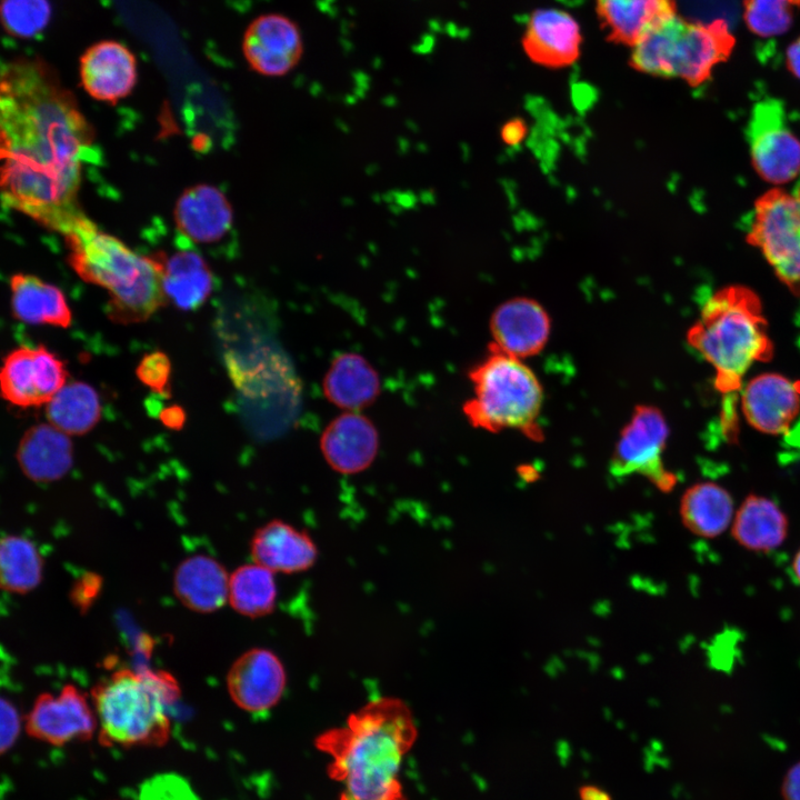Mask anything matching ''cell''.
I'll return each instance as SVG.
<instances>
[{
    "label": "cell",
    "mask_w": 800,
    "mask_h": 800,
    "mask_svg": "<svg viewBox=\"0 0 800 800\" xmlns=\"http://www.w3.org/2000/svg\"><path fill=\"white\" fill-rule=\"evenodd\" d=\"M669 428L662 412L640 404L622 428L610 460L616 477L640 474L662 491L671 490L677 477L663 463Z\"/></svg>",
    "instance_id": "cell-9"
},
{
    "label": "cell",
    "mask_w": 800,
    "mask_h": 800,
    "mask_svg": "<svg viewBox=\"0 0 800 800\" xmlns=\"http://www.w3.org/2000/svg\"><path fill=\"white\" fill-rule=\"evenodd\" d=\"M49 423L68 436L92 430L101 417V401L96 389L82 381L67 382L47 403Z\"/></svg>",
    "instance_id": "cell-30"
},
{
    "label": "cell",
    "mask_w": 800,
    "mask_h": 800,
    "mask_svg": "<svg viewBox=\"0 0 800 800\" xmlns=\"http://www.w3.org/2000/svg\"><path fill=\"white\" fill-rule=\"evenodd\" d=\"M596 12L608 40L632 48L677 7L674 0H596Z\"/></svg>",
    "instance_id": "cell-25"
},
{
    "label": "cell",
    "mask_w": 800,
    "mask_h": 800,
    "mask_svg": "<svg viewBox=\"0 0 800 800\" xmlns=\"http://www.w3.org/2000/svg\"><path fill=\"white\" fill-rule=\"evenodd\" d=\"M80 80L91 98L114 103L126 98L137 82L136 57L118 41H99L80 58Z\"/></svg>",
    "instance_id": "cell-19"
},
{
    "label": "cell",
    "mask_w": 800,
    "mask_h": 800,
    "mask_svg": "<svg viewBox=\"0 0 800 800\" xmlns=\"http://www.w3.org/2000/svg\"><path fill=\"white\" fill-rule=\"evenodd\" d=\"M66 366L43 346L20 347L7 354L0 373L2 397L27 408L47 403L66 383Z\"/></svg>",
    "instance_id": "cell-12"
},
{
    "label": "cell",
    "mask_w": 800,
    "mask_h": 800,
    "mask_svg": "<svg viewBox=\"0 0 800 800\" xmlns=\"http://www.w3.org/2000/svg\"><path fill=\"white\" fill-rule=\"evenodd\" d=\"M731 494L714 482H698L686 490L680 501L683 526L694 536L713 539L733 520Z\"/></svg>",
    "instance_id": "cell-29"
},
{
    "label": "cell",
    "mask_w": 800,
    "mask_h": 800,
    "mask_svg": "<svg viewBox=\"0 0 800 800\" xmlns=\"http://www.w3.org/2000/svg\"><path fill=\"white\" fill-rule=\"evenodd\" d=\"M17 460L27 478L52 482L63 478L73 464V446L69 436L51 423L29 428L19 441Z\"/></svg>",
    "instance_id": "cell-23"
},
{
    "label": "cell",
    "mask_w": 800,
    "mask_h": 800,
    "mask_svg": "<svg viewBox=\"0 0 800 800\" xmlns=\"http://www.w3.org/2000/svg\"><path fill=\"white\" fill-rule=\"evenodd\" d=\"M1 753L10 750L20 731V717L11 701L1 699Z\"/></svg>",
    "instance_id": "cell-36"
},
{
    "label": "cell",
    "mask_w": 800,
    "mask_h": 800,
    "mask_svg": "<svg viewBox=\"0 0 800 800\" xmlns=\"http://www.w3.org/2000/svg\"><path fill=\"white\" fill-rule=\"evenodd\" d=\"M274 572L256 563L238 567L229 579L228 601L236 612L248 618L270 614L277 604Z\"/></svg>",
    "instance_id": "cell-31"
},
{
    "label": "cell",
    "mask_w": 800,
    "mask_h": 800,
    "mask_svg": "<svg viewBox=\"0 0 800 800\" xmlns=\"http://www.w3.org/2000/svg\"><path fill=\"white\" fill-rule=\"evenodd\" d=\"M174 220L179 233L192 243H213L231 231L233 211L221 190L198 184L179 197Z\"/></svg>",
    "instance_id": "cell-21"
},
{
    "label": "cell",
    "mask_w": 800,
    "mask_h": 800,
    "mask_svg": "<svg viewBox=\"0 0 800 800\" xmlns=\"http://www.w3.org/2000/svg\"><path fill=\"white\" fill-rule=\"evenodd\" d=\"M490 349L517 359L538 354L547 344L551 321L536 300L517 297L499 304L489 321Z\"/></svg>",
    "instance_id": "cell-16"
},
{
    "label": "cell",
    "mask_w": 800,
    "mask_h": 800,
    "mask_svg": "<svg viewBox=\"0 0 800 800\" xmlns=\"http://www.w3.org/2000/svg\"><path fill=\"white\" fill-rule=\"evenodd\" d=\"M688 343L714 369V387L724 396L722 430L737 436L736 393L753 362L769 361L773 343L757 293L733 284L714 292L687 332Z\"/></svg>",
    "instance_id": "cell-3"
},
{
    "label": "cell",
    "mask_w": 800,
    "mask_h": 800,
    "mask_svg": "<svg viewBox=\"0 0 800 800\" xmlns=\"http://www.w3.org/2000/svg\"><path fill=\"white\" fill-rule=\"evenodd\" d=\"M287 673L280 658L266 648L244 651L227 673V689L233 703L249 713H264L283 697Z\"/></svg>",
    "instance_id": "cell-14"
},
{
    "label": "cell",
    "mask_w": 800,
    "mask_h": 800,
    "mask_svg": "<svg viewBox=\"0 0 800 800\" xmlns=\"http://www.w3.org/2000/svg\"><path fill=\"white\" fill-rule=\"evenodd\" d=\"M24 720L28 736L56 747L88 741L98 730L92 704L73 684H66L57 696L39 694Z\"/></svg>",
    "instance_id": "cell-11"
},
{
    "label": "cell",
    "mask_w": 800,
    "mask_h": 800,
    "mask_svg": "<svg viewBox=\"0 0 800 800\" xmlns=\"http://www.w3.org/2000/svg\"><path fill=\"white\" fill-rule=\"evenodd\" d=\"M800 9V0H743L747 28L762 38L786 33Z\"/></svg>",
    "instance_id": "cell-33"
},
{
    "label": "cell",
    "mask_w": 800,
    "mask_h": 800,
    "mask_svg": "<svg viewBox=\"0 0 800 800\" xmlns=\"http://www.w3.org/2000/svg\"><path fill=\"white\" fill-rule=\"evenodd\" d=\"M250 553L253 562L274 573L307 571L319 554L307 531L280 519H272L256 530L250 541Z\"/></svg>",
    "instance_id": "cell-20"
},
{
    "label": "cell",
    "mask_w": 800,
    "mask_h": 800,
    "mask_svg": "<svg viewBox=\"0 0 800 800\" xmlns=\"http://www.w3.org/2000/svg\"><path fill=\"white\" fill-rule=\"evenodd\" d=\"M791 570L794 579L800 584V549L794 553L792 562H791Z\"/></svg>",
    "instance_id": "cell-43"
},
{
    "label": "cell",
    "mask_w": 800,
    "mask_h": 800,
    "mask_svg": "<svg viewBox=\"0 0 800 800\" xmlns=\"http://www.w3.org/2000/svg\"><path fill=\"white\" fill-rule=\"evenodd\" d=\"M417 739L409 704L383 696L320 732L314 747L329 757L327 773L340 786L338 800H408L401 769Z\"/></svg>",
    "instance_id": "cell-2"
},
{
    "label": "cell",
    "mask_w": 800,
    "mask_h": 800,
    "mask_svg": "<svg viewBox=\"0 0 800 800\" xmlns=\"http://www.w3.org/2000/svg\"><path fill=\"white\" fill-rule=\"evenodd\" d=\"M781 792L783 800H800V761L787 771Z\"/></svg>",
    "instance_id": "cell-38"
},
{
    "label": "cell",
    "mask_w": 800,
    "mask_h": 800,
    "mask_svg": "<svg viewBox=\"0 0 800 800\" xmlns=\"http://www.w3.org/2000/svg\"><path fill=\"white\" fill-rule=\"evenodd\" d=\"M98 738L104 747L158 748L171 733L169 708L178 700L177 681L168 673L121 668L91 689Z\"/></svg>",
    "instance_id": "cell-5"
},
{
    "label": "cell",
    "mask_w": 800,
    "mask_h": 800,
    "mask_svg": "<svg viewBox=\"0 0 800 800\" xmlns=\"http://www.w3.org/2000/svg\"><path fill=\"white\" fill-rule=\"evenodd\" d=\"M786 64L788 70L800 80V36L787 48Z\"/></svg>",
    "instance_id": "cell-41"
},
{
    "label": "cell",
    "mask_w": 800,
    "mask_h": 800,
    "mask_svg": "<svg viewBox=\"0 0 800 800\" xmlns=\"http://www.w3.org/2000/svg\"><path fill=\"white\" fill-rule=\"evenodd\" d=\"M580 800H612L611 796L594 784H584L579 788Z\"/></svg>",
    "instance_id": "cell-42"
},
{
    "label": "cell",
    "mask_w": 800,
    "mask_h": 800,
    "mask_svg": "<svg viewBox=\"0 0 800 800\" xmlns=\"http://www.w3.org/2000/svg\"><path fill=\"white\" fill-rule=\"evenodd\" d=\"M789 533L786 513L771 499L749 494L731 522L733 540L747 551L768 553L783 544Z\"/></svg>",
    "instance_id": "cell-27"
},
{
    "label": "cell",
    "mask_w": 800,
    "mask_h": 800,
    "mask_svg": "<svg viewBox=\"0 0 800 800\" xmlns=\"http://www.w3.org/2000/svg\"><path fill=\"white\" fill-rule=\"evenodd\" d=\"M51 17L48 0H2L4 30L17 38H31L44 30Z\"/></svg>",
    "instance_id": "cell-34"
},
{
    "label": "cell",
    "mask_w": 800,
    "mask_h": 800,
    "mask_svg": "<svg viewBox=\"0 0 800 800\" xmlns=\"http://www.w3.org/2000/svg\"><path fill=\"white\" fill-rule=\"evenodd\" d=\"M43 560L28 538L9 534L0 544V583L12 593H27L42 579Z\"/></svg>",
    "instance_id": "cell-32"
},
{
    "label": "cell",
    "mask_w": 800,
    "mask_h": 800,
    "mask_svg": "<svg viewBox=\"0 0 800 800\" xmlns=\"http://www.w3.org/2000/svg\"><path fill=\"white\" fill-rule=\"evenodd\" d=\"M160 420L167 428L178 430L184 424L186 412L181 407L173 404L161 410Z\"/></svg>",
    "instance_id": "cell-40"
},
{
    "label": "cell",
    "mask_w": 800,
    "mask_h": 800,
    "mask_svg": "<svg viewBox=\"0 0 800 800\" xmlns=\"http://www.w3.org/2000/svg\"><path fill=\"white\" fill-rule=\"evenodd\" d=\"M0 138L2 203L66 236L84 214L78 193L93 132L43 60L2 66Z\"/></svg>",
    "instance_id": "cell-1"
},
{
    "label": "cell",
    "mask_w": 800,
    "mask_h": 800,
    "mask_svg": "<svg viewBox=\"0 0 800 800\" xmlns=\"http://www.w3.org/2000/svg\"><path fill=\"white\" fill-rule=\"evenodd\" d=\"M746 133L753 169L763 180L782 184L800 173V140L789 128L780 102L756 104Z\"/></svg>",
    "instance_id": "cell-10"
},
{
    "label": "cell",
    "mask_w": 800,
    "mask_h": 800,
    "mask_svg": "<svg viewBox=\"0 0 800 800\" xmlns=\"http://www.w3.org/2000/svg\"><path fill=\"white\" fill-rule=\"evenodd\" d=\"M101 588V578L94 573H86L72 587L71 600L80 610H87L94 601Z\"/></svg>",
    "instance_id": "cell-37"
},
{
    "label": "cell",
    "mask_w": 800,
    "mask_h": 800,
    "mask_svg": "<svg viewBox=\"0 0 800 800\" xmlns=\"http://www.w3.org/2000/svg\"><path fill=\"white\" fill-rule=\"evenodd\" d=\"M321 384L324 398L343 411H361L381 393L378 370L366 357L350 351L331 360Z\"/></svg>",
    "instance_id": "cell-22"
},
{
    "label": "cell",
    "mask_w": 800,
    "mask_h": 800,
    "mask_svg": "<svg viewBox=\"0 0 800 800\" xmlns=\"http://www.w3.org/2000/svg\"><path fill=\"white\" fill-rule=\"evenodd\" d=\"M10 306L13 317L28 324L68 328L71 310L63 292L40 278L16 273L10 278Z\"/></svg>",
    "instance_id": "cell-28"
},
{
    "label": "cell",
    "mask_w": 800,
    "mask_h": 800,
    "mask_svg": "<svg viewBox=\"0 0 800 800\" xmlns=\"http://www.w3.org/2000/svg\"><path fill=\"white\" fill-rule=\"evenodd\" d=\"M741 410L754 429L767 434L791 437L800 420V381L778 373L759 374L746 386Z\"/></svg>",
    "instance_id": "cell-15"
},
{
    "label": "cell",
    "mask_w": 800,
    "mask_h": 800,
    "mask_svg": "<svg viewBox=\"0 0 800 800\" xmlns=\"http://www.w3.org/2000/svg\"><path fill=\"white\" fill-rule=\"evenodd\" d=\"M734 44L726 20L703 23L677 13L631 48L630 63L637 71L678 78L697 87L711 78L716 66L728 60Z\"/></svg>",
    "instance_id": "cell-7"
},
{
    "label": "cell",
    "mask_w": 800,
    "mask_h": 800,
    "mask_svg": "<svg viewBox=\"0 0 800 800\" xmlns=\"http://www.w3.org/2000/svg\"><path fill=\"white\" fill-rule=\"evenodd\" d=\"M181 237L183 239L181 248L160 262L163 290L167 300L178 309L193 311L200 308L211 294L214 278L193 243L183 236Z\"/></svg>",
    "instance_id": "cell-26"
},
{
    "label": "cell",
    "mask_w": 800,
    "mask_h": 800,
    "mask_svg": "<svg viewBox=\"0 0 800 800\" xmlns=\"http://www.w3.org/2000/svg\"><path fill=\"white\" fill-rule=\"evenodd\" d=\"M226 568L207 554H194L182 560L173 573V592L188 609L210 613L226 604L229 597Z\"/></svg>",
    "instance_id": "cell-24"
},
{
    "label": "cell",
    "mask_w": 800,
    "mask_h": 800,
    "mask_svg": "<svg viewBox=\"0 0 800 800\" xmlns=\"http://www.w3.org/2000/svg\"><path fill=\"white\" fill-rule=\"evenodd\" d=\"M526 124L519 118L507 121L501 129V138L509 146L520 143L526 136Z\"/></svg>",
    "instance_id": "cell-39"
},
{
    "label": "cell",
    "mask_w": 800,
    "mask_h": 800,
    "mask_svg": "<svg viewBox=\"0 0 800 800\" xmlns=\"http://www.w3.org/2000/svg\"><path fill=\"white\" fill-rule=\"evenodd\" d=\"M468 377L473 394L462 411L472 427L490 432L518 430L533 439L539 436L543 389L523 360L490 349Z\"/></svg>",
    "instance_id": "cell-6"
},
{
    "label": "cell",
    "mask_w": 800,
    "mask_h": 800,
    "mask_svg": "<svg viewBox=\"0 0 800 800\" xmlns=\"http://www.w3.org/2000/svg\"><path fill=\"white\" fill-rule=\"evenodd\" d=\"M138 379L158 393H168L171 376L169 357L162 351H153L142 357L137 369Z\"/></svg>",
    "instance_id": "cell-35"
},
{
    "label": "cell",
    "mask_w": 800,
    "mask_h": 800,
    "mask_svg": "<svg viewBox=\"0 0 800 800\" xmlns=\"http://www.w3.org/2000/svg\"><path fill=\"white\" fill-rule=\"evenodd\" d=\"M747 241L800 298V183L792 191L772 188L756 200Z\"/></svg>",
    "instance_id": "cell-8"
},
{
    "label": "cell",
    "mask_w": 800,
    "mask_h": 800,
    "mask_svg": "<svg viewBox=\"0 0 800 800\" xmlns=\"http://www.w3.org/2000/svg\"><path fill=\"white\" fill-rule=\"evenodd\" d=\"M582 43L578 21L559 9H538L529 17L522 37L526 54L547 68H563L577 61Z\"/></svg>",
    "instance_id": "cell-18"
},
{
    "label": "cell",
    "mask_w": 800,
    "mask_h": 800,
    "mask_svg": "<svg viewBox=\"0 0 800 800\" xmlns=\"http://www.w3.org/2000/svg\"><path fill=\"white\" fill-rule=\"evenodd\" d=\"M241 49L254 72L264 77H283L302 58V33L298 23L286 14L263 13L248 24Z\"/></svg>",
    "instance_id": "cell-13"
},
{
    "label": "cell",
    "mask_w": 800,
    "mask_h": 800,
    "mask_svg": "<svg viewBox=\"0 0 800 800\" xmlns=\"http://www.w3.org/2000/svg\"><path fill=\"white\" fill-rule=\"evenodd\" d=\"M64 238L70 266L82 280L107 291L108 316L114 322L146 321L168 302L160 262L138 254L86 214Z\"/></svg>",
    "instance_id": "cell-4"
},
{
    "label": "cell",
    "mask_w": 800,
    "mask_h": 800,
    "mask_svg": "<svg viewBox=\"0 0 800 800\" xmlns=\"http://www.w3.org/2000/svg\"><path fill=\"white\" fill-rule=\"evenodd\" d=\"M319 447L333 471L351 476L373 463L380 437L374 423L361 411H343L322 430Z\"/></svg>",
    "instance_id": "cell-17"
}]
</instances>
